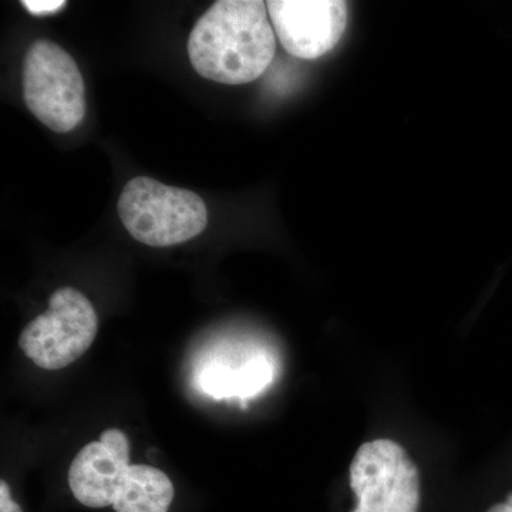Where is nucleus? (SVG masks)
Here are the masks:
<instances>
[{
    "instance_id": "f257e3e1",
    "label": "nucleus",
    "mask_w": 512,
    "mask_h": 512,
    "mask_svg": "<svg viewBox=\"0 0 512 512\" xmlns=\"http://www.w3.org/2000/svg\"><path fill=\"white\" fill-rule=\"evenodd\" d=\"M276 52L274 26L261 0H220L195 23L188 56L212 82L239 86L261 77Z\"/></svg>"
},
{
    "instance_id": "f03ea898",
    "label": "nucleus",
    "mask_w": 512,
    "mask_h": 512,
    "mask_svg": "<svg viewBox=\"0 0 512 512\" xmlns=\"http://www.w3.org/2000/svg\"><path fill=\"white\" fill-rule=\"evenodd\" d=\"M130 439L119 429H107L74 457L70 490L84 507H113L116 512H168L173 481L156 467L130 464Z\"/></svg>"
},
{
    "instance_id": "7ed1b4c3",
    "label": "nucleus",
    "mask_w": 512,
    "mask_h": 512,
    "mask_svg": "<svg viewBox=\"0 0 512 512\" xmlns=\"http://www.w3.org/2000/svg\"><path fill=\"white\" fill-rule=\"evenodd\" d=\"M119 215L128 234L148 247L183 244L208 225L200 195L148 177L128 181L119 198Z\"/></svg>"
},
{
    "instance_id": "20e7f679",
    "label": "nucleus",
    "mask_w": 512,
    "mask_h": 512,
    "mask_svg": "<svg viewBox=\"0 0 512 512\" xmlns=\"http://www.w3.org/2000/svg\"><path fill=\"white\" fill-rule=\"evenodd\" d=\"M23 99L30 113L56 133H69L86 116V89L72 56L50 40H36L23 63Z\"/></svg>"
},
{
    "instance_id": "39448f33",
    "label": "nucleus",
    "mask_w": 512,
    "mask_h": 512,
    "mask_svg": "<svg viewBox=\"0 0 512 512\" xmlns=\"http://www.w3.org/2000/svg\"><path fill=\"white\" fill-rule=\"evenodd\" d=\"M99 332L92 302L74 288L53 293L49 309L20 333L22 352L45 370L64 369L90 349Z\"/></svg>"
},
{
    "instance_id": "423d86ee",
    "label": "nucleus",
    "mask_w": 512,
    "mask_h": 512,
    "mask_svg": "<svg viewBox=\"0 0 512 512\" xmlns=\"http://www.w3.org/2000/svg\"><path fill=\"white\" fill-rule=\"evenodd\" d=\"M353 512H419L420 474L399 443L379 439L362 444L350 464Z\"/></svg>"
},
{
    "instance_id": "0eeeda50",
    "label": "nucleus",
    "mask_w": 512,
    "mask_h": 512,
    "mask_svg": "<svg viewBox=\"0 0 512 512\" xmlns=\"http://www.w3.org/2000/svg\"><path fill=\"white\" fill-rule=\"evenodd\" d=\"M269 19L286 52L315 60L335 49L349 20L342 0H269Z\"/></svg>"
},
{
    "instance_id": "6e6552de",
    "label": "nucleus",
    "mask_w": 512,
    "mask_h": 512,
    "mask_svg": "<svg viewBox=\"0 0 512 512\" xmlns=\"http://www.w3.org/2000/svg\"><path fill=\"white\" fill-rule=\"evenodd\" d=\"M20 5L25 6V9L32 15L47 16L66 8L67 2L64 0H23Z\"/></svg>"
},
{
    "instance_id": "1a4fd4ad",
    "label": "nucleus",
    "mask_w": 512,
    "mask_h": 512,
    "mask_svg": "<svg viewBox=\"0 0 512 512\" xmlns=\"http://www.w3.org/2000/svg\"><path fill=\"white\" fill-rule=\"evenodd\" d=\"M0 512H23L20 505L13 501L9 485L5 481L0 483Z\"/></svg>"
},
{
    "instance_id": "9d476101",
    "label": "nucleus",
    "mask_w": 512,
    "mask_h": 512,
    "mask_svg": "<svg viewBox=\"0 0 512 512\" xmlns=\"http://www.w3.org/2000/svg\"><path fill=\"white\" fill-rule=\"evenodd\" d=\"M487 512H512V494L508 495L505 503L495 504Z\"/></svg>"
}]
</instances>
